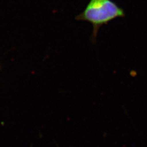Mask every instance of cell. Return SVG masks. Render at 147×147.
I'll list each match as a JSON object with an SVG mask.
<instances>
[{
    "mask_svg": "<svg viewBox=\"0 0 147 147\" xmlns=\"http://www.w3.org/2000/svg\"><path fill=\"white\" fill-rule=\"evenodd\" d=\"M125 16L124 9L112 0H90L76 20L88 22L93 26L91 42L95 44L100 28L117 18Z\"/></svg>",
    "mask_w": 147,
    "mask_h": 147,
    "instance_id": "6da1fadb",
    "label": "cell"
}]
</instances>
